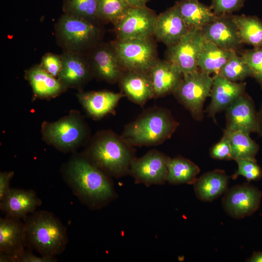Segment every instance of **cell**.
<instances>
[{
  "instance_id": "6da1fadb",
  "label": "cell",
  "mask_w": 262,
  "mask_h": 262,
  "mask_svg": "<svg viewBox=\"0 0 262 262\" xmlns=\"http://www.w3.org/2000/svg\"><path fill=\"white\" fill-rule=\"evenodd\" d=\"M63 176L74 194L91 210L106 206L117 196L111 177L82 154L69 160L64 167Z\"/></svg>"
},
{
  "instance_id": "7a4b0ae2",
  "label": "cell",
  "mask_w": 262,
  "mask_h": 262,
  "mask_svg": "<svg viewBox=\"0 0 262 262\" xmlns=\"http://www.w3.org/2000/svg\"><path fill=\"white\" fill-rule=\"evenodd\" d=\"M92 164L111 177L129 175L135 158L133 147L111 131L98 132L82 154Z\"/></svg>"
},
{
  "instance_id": "3957f363",
  "label": "cell",
  "mask_w": 262,
  "mask_h": 262,
  "mask_svg": "<svg viewBox=\"0 0 262 262\" xmlns=\"http://www.w3.org/2000/svg\"><path fill=\"white\" fill-rule=\"evenodd\" d=\"M23 221L25 247L50 257L65 250L68 242L66 228L52 213L35 211Z\"/></svg>"
},
{
  "instance_id": "277c9868",
  "label": "cell",
  "mask_w": 262,
  "mask_h": 262,
  "mask_svg": "<svg viewBox=\"0 0 262 262\" xmlns=\"http://www.w3.org/2000/svg\"><path fill=\"white\" fill-rule=\"evenodd\" d=\"M179 125L168 110L153 107L127 124L121 136L133 147L156 146L170 138Z\"/></svg>"
},
{
  "instance_id": "5b68a950",
  "label": "cell",
  "mask_w": 262,
  "mask_h": 262,
  "mask_svg": "<svg viewBox=\"0 0 262 262\" xmlns=\"http://www.w3.org/2000/svg\"><path fill=\"white\" fill-rule=\"evenodd\" d=\"M55 33L63 51L85 54L101 42L103 32L98 23L64 13L55 24Z\"/></svg>"
},
{
  "instance_id": "8992f818",
  "label": "cell",
  "mask_w": 262,
  "mask_h": 262,
  "mask_svg": "<svg viewBox=\"0 0 262 262\" xmlns=\"http://www.w3.org/2000/svg\"><path fill=\"white\" fill-rule=\"evenodd\" d=\"M41 133L44 141L63 152H70L80 147L86 139V124L79 112L72 111L54 122H44Z\"/></svg>"
},
{
  "instance_id": "52a82bcc",
  "label": "cell",
  "mask_w": 262,
  "mask_h": 262,
  "mask_svg": "<svg viewBox=\"0 0 262 262\" xmlns=\"http://www.w3.org/2000/svg\"><path fill=\"white\" fill-rule=\"evenodd\" d=\"M124 71L148 72L158 60L152 38L117 39L111 42Z\"/></svg>"
},
{
  "instance_id": "ba28073f",
  "label": "cell",
  "mask_w": 262,
  "mask_h": 262,
  "mask_svg": "<svg viewBox=\"0 0 262 262\" xmlns=\"http://www.w3.org/2000/svg\"><path fill=\"white\" fill-rule=\"evenodd\" d=\"M213 82V77L197 70L183 76L173 93L177 99L196 120H201L203 118L204 103L210 96Z\"/></svg>"
},
{
  "instance_id": "9c48e42d",
  "label": "cell",
  "mask_w": 262,
  "mask_h": 262,
  "mask_svg": "<svg viewBox=\"0 0 262 262\" xmlns=\"http://www.w3.org/2000/svg\"><path fill=\"white\" fill-rule=\"evenodd\" d=\"M157 17L154 12L146 6L131 7L113 23L117 39L153 38Z\"/></svg>"
},
{
  "instance_id": "30bf717a",
  "label": "cell",
  "mask_w": 262,
  "mask_h": 262,
  "mask_svg": "<svg viewBox=\"0 0 262 262\" xmlns=\"http://www.w3.org/2000/svg\"><path fill=\"white\" fill-rule=\"evenodd\" d=\"M171 158L158 150L149 151L132 161L129 172L137 184L146 186L163 185L167 181L168 166Z\"/></svg>"
},
{
  "instance_id": "8fae6325",
  "label": "cell",
  "mask_w": 262,
  "mask_h": 262,
  "mask_svg": "<svg viewBox=\"0 0 262 262\" xmlns=\"http://www.w3.org/2000/svg\"><path fill=\"white\" fill-rule=\"evenodd\" d=\"M205 39L199 30L191 29L175 45L168 47L167 56L183 76L198 70L197 61Z\"/></svg>"
},
{
  "instance_id": "7c38bea8",
  "label": "cell",
  "mask_w": 262,
  "mask_h": 262,
  "mask_svg": "<svg viewBox=\"0 0 262 262\" xmlns=\"http://www.w3.org/2000/svg\"><path fill=\"white\" fill-rule=\"evenodd\" d=\"M85 54L93 77L111 83L119 82L125 71L111 43L100 42Z\"/></svg>"
},
{
  "instance_id": "4fadbf2b",
  "label": "cell",
  "mask_w": 262,
  "mask_h": 262,
  "mask_svg": "<svg viewBox=\"0 0 262 262\" xmlns=\"http://www.w3.org/2000/svg\"><path fill=\"white\" fill-rule=\"evenodd\" d=\"M262 192L247 183L234 186L224 193L222 204L231 217L241 219L253 214L260 207Z\"/></svg>"
},
{
  "instance_id": "5bb4252c",
  "label": "cell",
  "mask_w": 262,
  "mask_h": 262,
  "mask_svg": "<svg viewBox=\"0 0 262 262\" xmlns=\"http://www.w3.org/2000/svg\"><path fill=\"white\" fill-rule=\"evenodd\" d=\"M24 223L5 216L0 218V262H18L25 250Z\"/></svg>"
},
{
  "instance_id": "9a60e30c",
  "label": "cell",
  "mask_w": 262,
  "mask_h": 262,
  "mask_svg": "<svg viewBox=\"0 0 262 262\" xmlns=\"http://www.w3.org/2000/svg\"><path fill=\"white\" fill-rule=\"evenodd\" d=\"M62 67L58 79L67 88L80 90L93 77L84 53L63 51Z\"/></svg>"
},
{
  "instance_id": "2e32d148",
  "label": "cell",
  "mask_w": 262,
  "mask_h": 262,
  "mask_svg": "<svg viewBox=\"0 0 262 262\" xmlns=\"http://www.w3.org/2000/svg\"><path fill=\"white\" fill-rule=\"evenodd\" d=\"M225 129L241 131L248 134L258 132L257 113L252 98L245 93L226 109Z\"/></svg>"
},
{
  "instance_id": "e0dca14e",
  "label": "cell",
  "mask_w": 262,
  "mask_h": 262,
  "mask_svg": "<svg viewBox=\"0 0 262 262\" xmlns=\"http://www.w3.org/2000/svg\"><path fill=\"white\" fill-rule=\"evenodd\" d=\"M200 31L205 40L224 49L236 51L242 44L232 16H217Z\"/></svg>"
},
{
  "instance_id": "ac0fdd59",
  "label": "cell",
  "mask_w": 262,
  "mask_h": 262,
  "mask_svg": "<svg viewBox=\"0 0 262 262\" xmlns=\"http://www.w3.org/2000/svg\"><path fill=\"white\" fill-rule=\"evenodd\" d=\"M0 201L5 216L23 220L42 203L33 190L11 188Z\"/></svg>"
},
{
  "instance_id": "d6986e66",
  "label": "cell",
  "mask_w": 262,
  "mask_h": 262,
  "mask_svg": "<svg viewBox=\"0 0 262 262\" xmlns=\"http://www.w3.org/2000/svg\"><path fill=\"white\" fill-rule=\"evenodd\" d=\"M245 82H233L219 75L213 77L210 93L211 101L207 108L208 115H215L226 109L245 93Z\"/></svg>"
},
{
  "instance_id": "ffe728a7",
  "label": "cell",
  "mask_w": 262,
  "mask_h": 262,
  "mask_svg": "<svg viewBox=\"0 0 262 262\" xmlns=\"http://www.w3.org/2000/svg\"><path fill=\"white\" fill-rule=\"evenodd\" d=\"M154 98L173 93L182 79L178 66L168 60H157L148 71Z\"/></svg>"
},
{
  "instance_id": "44dd1931",
  "label": "cell",
  "mask_w": 262,
  "mask_h": 262,
  "mask_svg": "<svg viewBox=\"0 0 262 262\" xmlns=\"http://www.w3.org/2000/svg\"><path fill=\"white\" fill-rule=\"evenodd\" d=\"M189 30L174 5L157 16L154 37L169 47L176 44Z\"/></svg>"
},
{
  "instance_id": "7402d4cb",
  "label": "cell",
  "mask_w": 262,
  "mask_h": 262,
  "mask_svg": "<svg viewBox=\"0 0 262 262\" xmlns=\"http://www.w3.org/2000/svg\"><path fill=\"white\" fill-rule=\"evenodd\" d=\"M76 95L87 114L95 119L114 112L119 100L125 96L122 92L109 91H80Z\"/></svg>"
},
{
  "instance_id": "603a6c76",
  "label": "cell",
  "mask_w": 262,
  "mask_h": 262,
  "mask_svg": "<svg viewBox=\"0 0 262 262\" xmlns=\"http://www.w3.org/2000/svg\"><path fill=\"white\" fill-rule=\"evenodd\" d=\"M119 82L125 96L139 105L143 106L154 98L148 72L125 71Z\"/></svg>"
},
{
  "instance_id": "cb8c5ba5",
  "label": "cell",
  "mask_w": 262,
  "mask_h": 262,
  "mask_svg": "<svg viewBox=\"0 0 262 262\" xmlns=\"http://www.w3.org/2000/svg\"><path fill=\"white\" fill-rule=\"evenodd\" d=\"M25 78L29 82L35 98L49 99L56 97L67 90L61 82L39 65H35L25 72Z\"/></svg>"
},
{
  "instance_id": "d4e9b609",
  "label": "cell",
  "mask_w": 262,
  "mask_h": 262,
  "mask_svg": "<svg viewBox=\"0 0 262 262\" xmlns=\"http://www.w3.org/2000/svg\"><path fill=\"white\" fill-rule=\"evenodd\" d=\"M229 177L224 170L215 169L202 175L193 183L197 197L204 202L212 201L228 189Z\"/></svg>"
},
{
  "instance_id": "484cf974",
  "label": "cell",
  "mask_w": 262,
  "mask_h": 262,
  "mask_svg": "<svg viewBox=\"0 0 262 262\" xmlns=\"http://www.w3.org/2000/svg\"><path fill=\"white\" fill-rule=\"evenodd\" d=\"M189 30L200 31L216 17L211 7L198 0H180L175 4Z\"/></svg>"
},
{
  "instance_id": "4316f807",
  "label": "cell",
  "mask_w": 262,
  "mask_h": 262,
  "mask_svg": "<svg viewBox=\"0 0 262 262\" xmlns=\"http://www.w3.org/2000/svg\"><path fill=\"white\" fill-rule=\"evenodd\" d=\"M236 51L223 49L205 40L200 53L197 66L202 72L217 75L228 60Z\"/></svg>"
},
{
  "instance_id": "83f0119b",
  "label": "cell",
  "mask_w": 262,
  "mask_h": 262,
  "mask_svg": "<svg viewBox=\"0 0 262 262\" xmlns=\"http://www.w3.org/2000/svg\"><path fill=\"white\" fill-rule=\"evenodd\" d=\"M199 172L198 166L187 159L180 156L171 158L167 181L173 185L193 184Z\"/></svg>"
},
{
  "instance_id": "f1b7e54d",
  "label": "cell",
  "mask_w": 262,
  "mask_h": 262,
  "mask_svg": "<svg viewBox=\"0 0 262 262\" xmlns=\"http://www.w3.org/2000/svg\"><path fill=\"white\" fill-rule=\"evenodd\" d=\"M241 43L254 48L262 47V21L256 16H234Z\"/></svg>"
},
{
  "instance_id": "f546056e",
  "label": "cell",
  "mask_w": 262,
  "mask_h": 262,
  "mask_svg": "<svg viewBox=\"0 0 262 262\" xmlns=\"http://www.w3.org/2000/svg\"><path fill=\"white\" fill-rule=\"evenodd\" d=\"M224 131L227 133L230 140L232 160L256 161L255 156L259 150V146L251 138L249 134L226 129Z\"/></svg>"
},
{
  "instance_id": "4dcf8cb0",
  "label": "cell",
  "mask_w": 262,
  "mask_h": 262,
  "mask_svg": "<svg viewBox=\"0 0 262 262\" xmlns=\"http://www.w3.org/2000/svg\"><path fill=\"white\" fill-rule=\"evenodd\" d=\"M131 7L125 0H97V16L99 21L114 23Z\"/></svg>"
},
{
  "instance_id": "1f68e13d",
  "label": "cell",
  "mask_w": 262,
  "mask_h": 262,
  "mask_svg": "<svg viewBox=\"0 0 262 262\" xmlns=\"http://www.w3.org/2000/svg\"><path fill=\"white\" fill-rule=\"evenodd\" d=\"M64 14L98 23L97 0H64Z\"/></svg>"
},
{
  "instance_id": "d6a6232c",
  "label": "cell",
  "mask_w": 262,
  "mask_h": 262,
  "mask_svg": "<svg viewBox=\"0 0 262 262\" xmlns=\"http://www.w3.org/2000/svg\"><path fill=\"white\" fill-rule=\"evenodd\" d=\"M217 75L233 82L242 81L252 76L248 66L236 53L228 60Z\"/></svg>"
},
{
  "instance_id": "836d02e7",
  "label": "cell",
  "mask_w": 262,
  "mask_h": 262,
  "mask_svg": "<svg viewBox=\"0 0 262 262\" xmlns=\"http://www.w3.org/2000/svg\"><path fill=\"white\" fill-rule=\"evenodd\" d=\"M241 56L250 68L252 77L262 88V47L246 50Z\"/></svg>"
},
{
  "instance_id": "e575fe53",
  "label": "cell",
  "mask_w": 262,
  "mask_h": 262,
  "mask_svg": "<svg viewBox=\"0 0 262 262\" xmlns=\"http://www.w3.org/2000/svg\"><path fill=\"white\" fill-rule=\"evenodd\" d=\"M235 161L238 164V169L232 175L233 179H237L239 176L244 177L248 181L261 179L262 177V170L257 164L256 161L238 159Z\"/></svg>"
},
{
  "instance_id": "d590c367",
  "label": "cell",
  "mask_w": 262,
  "mask_h": 262,
  "mask_svg": "<svg viewBox=\"0 0 262 262\" xmlns=\"http://www.w3.org/2000/svg\"><path fill=\"white\" fill-rule=\"evenodd\" d=\"M210 154L211 156L215 159L232 160L230 140L226 132L224 131L222 138L212 147Z\"/></svg>"
},
{
  "instance_id": "8d00e7d4",
  "label": "cell",
  "mask_w": 262,
  "mask_h": 262,
  "mask_svg": "<svg viewBox=\"0 0 262 262\" xmlns=\"http://www.w3.org/2000/svg\"><path fill=\"white\" fill-rule=\"evenodd\" d=\"M245 0H212L211 8L217 16L224 15L240 9Z\"/></svg>"
},
{
  "instance_id": "74e56055",
  "label": "cell",
  "mask_w": 262,
  "mask_h": 262,
  "mask_svg": "<svg viewBox=\"0 0 262 262\" xmlns=\"http://www.w3.org/2000/svg\"><path fill=\"white\" fill-rule=\"evenodd\" d=\"M40 65L48 73L58 78L62 67L61 55L47 53L42 57Z\"/></svg>"
},
{
  "instance_id": "f35d334b",
  "label": "cell",
  "mask_w": 262,
  "mask_h": 262,
  "mask_svg": "<svg viewBox=\"0 0 262 262\" xmlns=\"http://www.w3.org/2000/svg\"><path fill=\"white\" fill-rule=\"evenodd\" d=\"M56 261L55 257L37 256L32 252L25 249L18 260V262H55Z\"/></svg>"
},
{
  "instance_id": "ab89813d",
  "label": "cell",
  "mask_w": 262,
  "mask_h": 262,
  "mask_svg": "<svg viewBox=\"0 0 262 262\" xmlns=\"http://www.w3.org/2000/svg\"><path fill=\"white\" fill-rule=\"evenodd\" d=\"M14 175L13 171L1 172L0 173V200L11 188L10 181Z\"/></svg>"
},
{
  "instance_id": "60d3db41",
  "label": "cell",
  "mask_w": 262,
  "mask_h": 262,
  "mask_svg": "<svg viewBox=\"0 0 262 262\" xmlns=\"http://www.w3.org/2000/svg\"><path fill=\"white\" fill-rule=\"evenodd\" d=\"M131 7H141L146 6L149 0H125Z\"/></svg>"
},
{
  "instance_id": "b9f144b4",
  "label": "cell",
  "mask_w": 262,
  "mask_h": 262,
  "mask_svg": "<svg viewBox=\"0 0 262 262\" xmlns=\"http://www.w3.org/2000/svg\"><path fill=\"white\" fill-rule=\"evenodd\" d=\"M247 261L249 262H262V252H255Z\"/></svg>"
},
{
  "instance_id": "7bdbcfd3",
  "label": "cell",
  "mask_w": 262,
  "mask_h": 262,
  "mask_svg": "<svg viewBox=\"0 0 262 262\" xmlns=\"http://www.w3.org/2000/svg\"><path fill=\"white\" fill-rule=\"evenodd\" d=\"M257 117H258V133L260 135L262 136V105L260 110L258 113H257Z\"/></svg>"
}]
</instances>
